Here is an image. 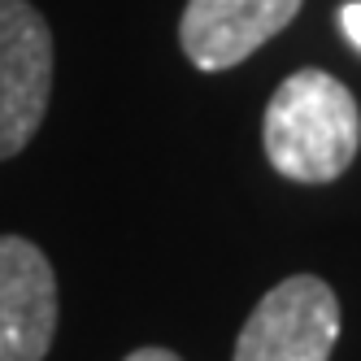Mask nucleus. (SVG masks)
I'll use <instances>...</instances> for the list:
<instances>
[{"instance_id":"f257e3e1","label":"nucleus","mask_w":361,"mask_h":361,"mask_svg":"<svg viewBox=\"0 0 361 361\" xmlns=\"http://www.w3.org/2000/svg\"><path fill=\"white\" fill-rule=\"evenodd\" d=\"M262 144L270 166L292 183H331L361 148L357 96L326 70H296L266 105Z\"/></svg>"},{"instance_id":"f03ea898","label":"nucleus","mask_w":361,"mask_h":361,"mask_svg":"<svg viewBox=\"0 0 361 361\" xmlns=\"http://www.w3.org/2000/svg\"><path fill=\"white\" fill-rule=\"evenodd\" d=\"M340 340V300L314 274H292L257 300L235 361H326Z\"/></svg>"},{"instance_id":"7ed1b4c3","label":"nucleus","mask_w":361,"mask_h":361,"mask_svg":"<svg viewBox=\"0 0 361 361\" xmlns=\"http://www.w3.org/2000/svg\"><path fill=\"white\" fill-rule=\"evenodd\" d=\"M53 92V35L27 0H0V161L18 157Z\"/></svg>"},{"instance_id":"20e7f679","label":"nucleus","mask_w":361,"mask_h":361,"mask_svg":"<svg viewBox=\"0 0 361 361\" xmlns=\"http://www.w3.org/2000/svg\"><path fill=\"white\" fill-rule=\"evenodd\" d=\"M57 331V279L22 235H0V361H44Z\"/></svg>"},{"instance_id":"39448f33","label":"nucleus","mask_w":361,"mask_h":361,"mask_svg":"<svg viewBox=\"0 0 361 361\" xmlns=\"http://www.w3.org/2000/svg\"><path fill=\"white\" fill-rule=\"evenodd\" d=\"M300 13V0H188L178 44L196 70H231L270 44Z\"/></svg>"},{"instance_id":"423d86ee","label":"nucleus","mask_w":361,"mask_h":361,"mask_svg":"<svg viewBox=\"0 0 361 361\" xmlns=\"http://www.w3.org/2000/svg\"><path fill=\"white\" fill-rule=\"evenodd\" d=\"M340 22H344V35L361 48V0H353V5H344V13H340Z\"/></svg>"},{"instance_id":"0eeeda50","label":"nucleus","mask_w":361,"mask_h":361,"mask_svg":"<svg viewBox=\"0 0 361 361\" xmlns=\"http://www.w3.org/2000/svg\"><path fill=\"white\" fill-rule=\"evenodd\" d=\"M126 361H183V357H174L170 348H135Z\"/></svg>"}]
</instances>
